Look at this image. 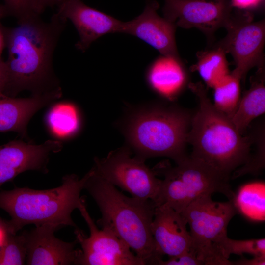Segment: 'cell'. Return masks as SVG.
<instances>
[{"label": "cell", "mask_w": 265, "mask_h": 265, "mask_svg": "<svg viewBox=\"0 0 265 265\" xmlns=\"http://www.w3.org/2000/svg\"><path fill=\"white\" fill-rule=\"evenodd\" d=\"M36 14L5 29L8 58L4 61L3 95L15 97L28 90L32 95L60 89L53 67V55L67 20L57 13L49 22Z\"/></svg>", "instance_id": "cell-1"}, {"label": "cell", "mask_w": 265, "mask_h": 265, "mask_svg": "<svg viewBox=\"0 0 265 265\" xmlns=\"http://www.w3.org/2000/svg\"><path fill=\"white\" fill-rule=\"evenodd\" d=\"M188 87L198 103L187 136L190 157L230 178L248 159L253 138L240 133L231 119L214 107L201 82L190 83Z\"/></svg>", "instance_id": "cell-2"}, {"label": "cell", "mask_w": 265, "mask_h": 265, "mask_svg": "<svg viewBox=\"0 0 265 265\" xmlns=\"http://www.w3.org/2000/svg\"><path fill=\"white\" fill-rule=\"evenodd\" d=\"M88 174L84 189L101 212V217L97 224L122 240L144 265H158L162 258L157 251L151 229L155 203L126 196L92 169Z\"/></svg>", "instance_id": "cell-3"}, {"label": "cell", "mask_w": 265, "mask_h": 265, "mask_svg": "<svg viewBox=\"0 0 265 265\" xmlns=\"http://www.w3.org/2000/svg\"><path fill=\"white\" fill-rule=\"evenodd\" d=\"M193 113L173 104L156 103L134 110L124 121L123 130L135 156L144 160L166 157L175 163L187 155Z\"/></svg>", "instance_id": "cell-4"}, {"label": "cell", "mask_w": 265, "mask_h": 265, "mask_svg": "<svg viewBox=\"0 0 265 265\" xmlns=\"http://www.w3.org/2000/svg\"><path fill=\"white\" fill-rule=\"evenodd\" d=\"M88 172L81 178L74 174L62 178L59 186L46 190L16 187L0 192V208L10 216L8 224L12 233L17 234L24 226L53 224L60 228L77 227L71 214L79 209L84 197Z\"/></svg>", "instance_id": "cell-5"}, {"label": "cell", "mask_w": 265, "mask_h": 265, "mask_svg": "<svg viewBox=\"0 0 265 265\" xmlns=\"http://www.w3.org/2000/svg\"><path fill=\"white\" fill-rule=\"evenodd\" d=\"M176 165L160 163L153 169L157 175H162L159 192L155 204H166L181 213L191 203L206 195L219 193L232 200L229 178L204 162L186 156Z\"/></svg>", "instance_id": "cell-6"}, {"label": "cell", "mask_w": 265, "mask_h": 265, "mask_svg": "<svg viewBox=\"0 0 265 265\" xmlns=\"http://www.w3.org/2000/svg\"><path fill=\"white\" fill-rule=\"evenodd\" d=\"M237 213L232 200L214 201L212 195L198 198L181 213L190 228L191 250L202 265H232L224 247L228 224Z\"/></svg>", "instance_id": "cell-7"}, {"label": "cell", "mask_w": 265, "mask_h": 265, "mask_svg": "<svg viewBox=\"0 0 265 265\" xmlns=\"http://www.w3.org/2000/svg\"><path fill=\"white\" fill-rule=\"evenodd\" d=\"M92 169L96 174L132 197L155 203L161 180L146 165L145 160L132 157L129 147L110 152L105 158L95 157Z\"/></svg>", "instance_id": "cell-8"}, {"label": "cell", "mask_w": 265, "mask_h": 265, "mask_svg": "<svg viewBox=\"0 0 265 265\" xmlns=\"http://www.w3.org/2000/svg\"><path fill=\"white\" fill-rule=\"evenodd\" d=\"M253 19L247 11L238 10L233 13L225 27L227 34L217 45L232 55L236 66L233 71L241 79L252 68L264 66L265 23Z\"/></svg>", "instance_id": "cell-9"}, {"label": "cell", "mask_w": 265, "mask_h": 265, "mask_svg": "<svg viewBox=\"0 0 265 265\" xmlns=\"http://www.w3.org/2000/svg\"><path fill=\"white\" fill-rule=\"evenodd\" d=\"M84 197L79 208L90 230L87 237L83 231L75 228L77 243L80 245L76 265H144L131 248L108 229L99 230L87 211Z\"/></svg>", "instance_id": "cell-10"}, {"label": "cell", "mask_w": 265, "mask_h": 265, "mask_svg": "<svg viewBox=\"0 0 265 265\" xmlns=\"http://www.w3.org/2000/svg\"><path fill=\"white\" fill-rule=\"evenodd\" d=\"M230 0H164V18L184 28H196L208 35L226 27L232 15Z\"/></svg>", "instance_id": "cell-11"}, {"label": "cell", "mask_w": 265, "mask_h": 265, "mask_svg": "<svg viewBox=\"0 0 265 265\" xmlns=\"http://www.w3.org/2000/svg\"><path fill=\"white\" fill-rule=\"evenodd\" d=\"M62 148L61 141L55 140H48L40 145L14 140L0 146V188L25 171L47 173L50 155Z\"/></svg>", "instance_id": "cell-12"}, {"label": "cell", "mask_w": 265, "mask_h": 265, "mask_svg": "<svg viewBox=\"0 0 265 265\" xmlns=\"http://www.w3.org/2000/svg\"><path fill=\"white\" fill-rule=\"evenodd\" d=\"M59 228L57 225L45 224L22 233L26 248L27 265H76L80 251L75 248L77 242L76 240L67 242L56 238L54 234Z\"/></svg>", "instance_id": "cell-13"}, {"label": "cell", "mask_w": 265, "mask_h": 265, "mask_svg": "<svg viewBox=\"0 0 265 265\" xmlns=\"http://www.w3.org/2000/svg\"><path fill=\"white\" fill-rule=\"evenodd\" d=\"M146 1L141 14L131 21L123 22L120 33L139 38L161 55L179 57L175 36L177 26L158 15L159 5L156 0Z\"/></svg>", "instance_id": "cell-14"}, {"label": "cell", "mask_w": 265, "mask_h": 265, "mask_svg": "<svg viewBox=\"0 0 265 265\" xmlns=\"http://www.w3.org/2000/svg\"><path fill=\"white\" fill-rule=\"evenodd\" d=\"M58 7L56 13L70 20L77 30L80 39L75 46L82 52L99 37L108 33L121 32L123 22L89 7L81 0H66Z\"/></svg>", "instance_id": "cell-15"}, {"label": "cell", "mask_w": 265, "mask_h": 265, "mask_svg": "<svg viewBox=\"0 0 265 265\" xmlns=\"http://www.w3.org/2000/svg\"><path fill=\"white\" fill-rule=\"evenodd\" d=\"M187 222L181 213L166 204L156 206L151 229L159 254L169 257L191 250Z\"/></svg>", "instance_id": "cell-16"}, {"label": "cell", "mask_w": 265, "mask_h": 265, "mask_svg": "<svg viewBox=\"0 0 265 265\" xmlns=\"http://www.w3.org/2000/svg\"><path fill=\"white\" fill-rule=\"evenodd\" d=\"M61 96V89H59L29 98L0 97V132H15L26 138L27 126L31 117Z\"/></svg>", "instance_id": "cell-17"}, {"label": "cell", "mask_w": 265, "mask_h": 265, "mask_svg": "<svg viewBox=\"0 0 265 265\" xmlns=\"http://www.w3.org/2000/svg\"><path fill=\"white\" fill-rule=\"evenodd\" d=\"M146 79L152 90L173 101L185 88L187 76L180 57L161 55L149 66Z\"/></svg>", "instance_id": "cell-18"}, {"label": "cell", "mask_w": 265, "mask_h": 265, "mask_svg": "<svg viewBox=\"0 0 265 265\" xmlns=\"http://www.w3.org/2000/svg\"><path fill=\"white\" fill-rule=\"evenodd\" d=\"M250 80L251 85L240 98L238 106L231 118L237 131L243 135L251 122L265 111V72L263 66Z\"/></svg>", "instance_id": "cell-19"}, {"label": "cell", "mask_w": 265, "mask_h": 265, "mask_svg": "<svg viewBox=\"0 0 265 265\" xmlns=\"http://www.w3.org/2000/svg\"><path fill=\"white\" fill-rule=\"evenodd\" d=\"M238 212L252 221H262L265 217V184L263 181L241 186L233 199Z\"/></svg>", "instance_id": "cell-20"}, {"label": "cell", "mask_w": 265, "mask_h": 265, "mask_svg": "<svg viewBox=\"0 0 265 265\" xmlns=\"http://www.w3.org/2000/svg\"><path fill=\"white\" fill-rule=\"evenodd\" d=\"M226 53L218 46L214 48L197 53V61L192 66V71H196L206 84L213 88L229 73Z\"/></svg>", "instance_id": "cell-21"}, {"label": "cell", "mask_w": 265, "mask_h": 265, "mask_svg": "<svg viewBox=\"0 0 265 265\" xmlns=\"http://www.w3.org/2000/svg\"><path fill=\"white\" fill-rule=\"evenodd\" d=\"M46 122L50 131L61 138L74 136L80 127V118L75 106L69 102L55 104L48 111Z\"/></svg>", "instance_id": "cell-22"}, {"label": "cell", "mask_w": 265, "mask_h": 265, "mask_svg": "<svg viewBox=\"0 0 265 265\" xmlns=\"http://www.w3.org/2000/svg\"><path fill=\"white\" fill-rule=\"evenodd\" d=\"M241 77L235 71L229 73L213 88L214 107L230 119L240 99Z\"/></svg>", "instance_id": "cell-23"}, {"label": "cell", "mask_w": 265, "mask_h": 265, "mask_svg": "<svg viewBox=\"0 0 265 265\" xmlns=\"http://www.w3.org/2000/svg\"><path fill=\"white\" fill-rule=\"evenodd\" d=\"M26 257V248L22 234H11L0 248V265H24Z\"/></svg>", "instance_id": "cell-24"}, {"label": "cell", "mask_w": 265, "mask_h": 265, "mask_svg": "<svg viewBox=\"0 0 265 265\" xmlns=\"http://www.w3.org/2000/svg\"><path fill=\"white\" fill-rule=\"evenodd\" d=\"M224 250L228 258L232 254L241 256L249 254L254 257H265V239L235 240L228 238Z\"/></svg>", "instance_id": "cell-25"}, {"label": "cell", "mask_w": 265, "mask_h": 265, "mask_svg": "<svg viewBox=\"0 0 265 265\" xmlns=\"http://www.w3.org/2000/svg\"><path fill=\"white\" fill-rule=\"evenodd\" d=\"M257 135V149L253 156H249L247 161L242 166L235 170L232 175L236 179L247 174H259L265 167V136L264 128Z\"/></svg>", "instance_id": "cell-26"}, {"label": "cell", "mask_w": 265, "mask_h": 265, "mask_svg": "<svg viewBox=\"0 0 265 265\" xmlns=\"http://www.w3.org/2000/svg\"><path fill=\"white\" fill-rule=\"evenodd\" d=\"M3 0L8 13L16 18L17 21L38 14L35 9V0Z\"/></svg>", "instance_id": "cell-27"}, {"label": "cell", "mask_w": 265, "mask_h": 265, "mask_svg": "<svg viewBox=\"0 0 265 265\" xmlns=\"http://www.w3.org/2000/svg\"><path fill=\"white\" fill-rule=\"evenodd\" d=\"M201 262L191 250L177 256L169 257L167 260L160 259L158 265H202Z\"/></svg>", "instance_id": "cell-28"}, {"label": "cell", "mask_w": 265, "mask_h": 265, "mask_svg": "<svg viewBox=\"0 0 265 265\" xmlns=\"http://www.w3.org/2000/svg\"><path fill=\"white\" fill-rule=\"evenodd\" d=\"M232 7L246 11L259 6L264 0H230Z\"/></svg>", "instance_id": "cell-29"}, {"label": "cell", "mask_w": 265, "mask_h": 265, "mask_svg": "<svg viewBox=\"0 0 265 265\" xmlns=\"http://www.w3.org/2000/svg\"><path fill=\"white\" fill-rule=\"evenodd\" d=\"M232 265H265V257H254L251 259H247L241 256L240 259L232 262Z\"/></svg>", "instance_id": "cell-30"}, {"label": "cell", "mask_w": 265, "mask_h": 265, "mask_svg": "<svg viewBox=\"0 0 265 265\" xmlns=\"http://www.w3.org/2000/svg\"><path fill=\"white\" fill-rule=\"evenodd\" d=\"M12 233L8 221L0 218V248L5 243Z\"/></svg>", "instance_id": "cell-31"}, {"label": "cell", "mask_w": 265, "mask_h": 265, "mask_svg": "<svg viewBox=\"0 0 265 265\" xmlns=\"http://www.w3.org/2000/svg\"><path fill=\"white\" fill-rule=\"evenodd\" d=\"M5 83V73L4 61L2 59L1 56H0V97L3 95V92Z\"/></svg>", "instance_id": "cell-32"}, {"label": "cell", "mask_w": 265, "mask_h": 265, "mask_svg": "<svg viewBox=\"0 0 265 265\" xmlns=\"http://www.w3.org/2000/svg\"><path fill=\"white\" fill-rule=\"evenodd\" d=\"M52 6V0H35L36 12L41 14L48 6Z\"/></svg>", "instance_id": "cell-33"}, {"label": "cell", "mask_w": 265, "mask_h": 265, "mask_svg": "<svg viewBox=\"0 0 265 265\" xmlns=\"http://www.w3.org/2000/svg\"><path fill=\"white\" fill-rule=\"evenodd\" d=\"M5 28L0 24V56H1L2 51L5 45Z\"/></svg>", "instance_id": "cell-34"}, {"label": "cell", "mask_w": 265, "mask_h": 265, "mask_svg": "<svg viewBox=\"0 0 265 265\" xmlns=\"http://www.w3.org/2000/svg\"><path fill=\"white\" fill-rule=\"evenodd\" d=\"M8 14L5 6L0 4V19Z\"/></svg>", "instance_id": "cell-35"}, {"label": "cell", "mask_w": 265, "mask_h": 265, "mask_svg": "<svg viewBox=\"0 0 265 265\" xmlns=\"http://www.w3.org/2000/svg\"><path fill=\"white\" fill-rule=\"evenodd\" d=\"M66 0H52V6L57 5H58L62 2L65 1Z\"/></svg>", "instance_id": "cell-36"}]
</instances>
